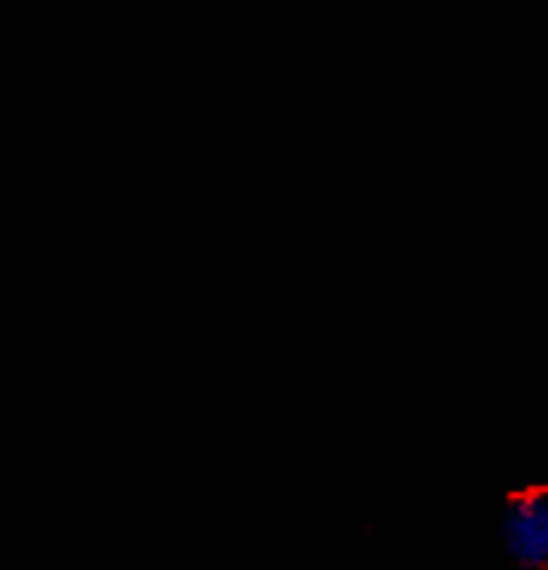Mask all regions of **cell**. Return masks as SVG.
Listing matches in <instances>:
<instances>
[{"label": "cell", "instance_id": "obj_1", "mask_svg": "<svg viewBox=\"0 0 548 570\" xmlns=\"http://www.w3.org/2000/svg\"><path fill=\"white\" fill-rule=\"evenodd\" d=\"M505 540L511 556L523 564H548V499L520 495L511 502L505 518Z\"/></svg>", "mask_w": 548, "mask_h": 570}]
</instances>
